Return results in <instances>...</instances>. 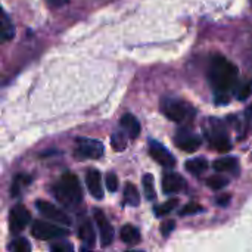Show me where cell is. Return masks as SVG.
Returning a JSON list of instances; mask_svg holds the SVG:
<instances>
[{"mask_svg":"<svg viewBox=\"0 0 252 252\" xmlns=\"http://www.w3.org/2000/svg\"><path fill=\"white\" fill-rule=\"evenodd\" d=\"M174 227H176V221H174V220H167V221H164V223L161 224V233H162V236H168V235L174 230Z\"/></svg>","mask_w":252,"mask_h":252,"instance_id":"4dcf8cb0","label":"cell"},{"mask_svg":"<svg viewBox=\"0 0 252 252\" xmlns=\"http://www.w3.org/2000/svg\"><path fill=\"white\" fill-rule=\"evenodd\" d=\"M213 167L217 173H232L235 176L239 174V161L235 157L219 158L213 162Z\"/></svg>","mask_w":252,"mask_h":252,"instance_id":"9a60e30c","label":"cell"},{"mask_svg":"<svg viewBox=\"0 0 252 252\" xmlns=\"http://www.w3.org/2000/svg\"><path fill=\"white\" fill-rule=\"evenodd\" d=\"M105 148L103 143L94 139H77L75 142V149H74V158L77 161H84V159H97L103 155Z\"/></svg>","mask_w":252,"mask_h":252,"instance_id":"5b68a950","label":"cell"},{"mask_svg":"<svg viewBox=\"0 0 252 252\" xmlns=\"http://www.w3.org/2000/svg\"><path fill=\"white\" fill-rule=\"evenodd\" d=\"M111 145H112L114 151H118V152L124 151L127 148V136L124 133H121V131L114 133L111 136Z\"/></svg>","mask_w":252,"mask_h":252,"instance_id":"cb8c5ba5","label":"cell"},{"mask_svg":"<svg viewBox=\"0 0 252 252\" xmlns=\"http://www.w3.org/2000/svg\"><path fill=\"white\" fill-rule=\"evenodd\" d=\"M52 192L56 201L66 208H75L83 201V190H81L80 180L72 173H65L52 186Z\"/></svg>","mask_w":252,"mask_h":252,"instance_id":"7a4b0ae2","label":"cell"},{"mask_svg":"<svg viewBox=\"0 0 252 252\" xmlns=\"http://www.w3.org/2000/svg\"><path fill=\"white\" fill-rule=\"evenodd\" d=\"M230 201H232V196L230 195H221V196L216 198V204L220 205V207H227Z\"/></svg>","mask_w":252,"mask_h":252,"instance_id":"1f68e13d","label":"cell"},{"mask_svg":"<svg viewBox=\"0 0 252 252\" xmlns=\"http://www.w3.org/2000/svg\"><path fill=\"white\" fill-rule=\"evenodd\" d=\"M31 221V214H30V211L24 207V205H21V204H18V205H15L12 210H10V214H9V224H10V232L12 233H19V232H22L27 226H28V223Z\"/></svg>","mask_w":252,"mask_h":252,"instance_id":"30bf717a","label":"cell"},{"mask_svg":"<svg viewBox=\"0 0 252 252\" xmlns=\"http://www.w3.org/2000/svg\"><path fill=\"white\" fill-rule=\"evenodd\" d=\"M126 252H143V251H136V250H130V251H126Z\"/></svg>","mask_w":252,"mask_h":252,"instance_id":"e575fe53","label":"cell"},{"mask_svg":"<svg viewBox=\"0 0 252 252\" xmlns=\"http://www.w3.org/2000/svg\"><path fill=\"white\" fill-rule=\"evenodd\" d=\"M50 252H74V247L69 242L58 241L50 245Z\"/></svg>","mask_w":252,"mask_h":252,"instance_id":"83f0119b","label":"cell"},{"mask_svg":"<svg viewBox=\"0 0 252 252\" xmlns=\"http://www.w3.org/2000/svg\"><path fill=\"white\" fill-rule=\"evenodd\" d=\"M207 186L213 190H220L223 188H226L229 185V179L224 177V176H220V174H214V176H210L207 179Z\"/></svg>","mask_w":252,"mask_h":252,"instance_id":"7402d4cb","label":"cell"},{"mask_svg":"<svg viewBox=\"0 0 252 252\" xmlns=\"http://www.w3.org/2000/svg\"><path fill=\"white\" fill-rule=\"evenodd\" d=\"M78 238L89 247H93L96 242V235H94V229L93 224L87 220L83 219L78 224Z\"/></svg>","mask_w":252,"mask_h":252,"instance_id":"e0dca14e","label":"cell"},{"mask_svg":"<svg viewBox=\"0 0 252 252\" xmlns=\"http://www.w3.org/2000/svg\"><path fill=\"white\" fill-rule=\"evenodd\" d=\"M93 216H94V221H96V224L99 227V232H100V244H102V247L111 245L112 241H114V236H115V230H114L112 224L109 223V220L106 219V216L100 210H94Z\"/></svg>","mask_w":252,"mask_h":252,"instance_id":"8fae6325","label":"cell"},{"mask_svg":"<svg viewBox=\"0 0 252 252\" xmlns=\"http://www.w3.org/2000/svg\"><path fill=\"white\" fill-rule=\"evenodd\" d=\"M161 112L174 123H186L195 117V109L185 100L176 97H164L161 100Z\"/></svg>","mask_w":252,"mask_h":252,"instance_id":"3957f363","label":"cell"},{"mask_svg":"<svg viewBox=\"0 0 252 252\" xmlns=\"http://www.w3.org/2000/svg\"><path fill=\"white\" fill-rule=\"evenodd\" d=\"M30 182H31V177H28V176H16L15 180H13L12 189H10L12 195H18L19 190H21V188L30 185Z\"/></svg>","mask_w":252,"mask_h":252,"instance_id":"484cf974","label":"cell"},{"mask_svg":"<svg viewBox=\"0 0 252 252\" xmlns=\"http://www.w3.org/2000/svg\"><path fill=\"white\" fill-rule=\"evenodd\" d=\"M204 131H205V137L208 139L213 149H216L219 152H227L232 149V142H230V139L227 136V130L221 121H219L216 118H210L208 127L205 126Z\"/></svg>","mask_w":252,"mask_h":252,"instance_id":"277c9868","label":"cell"},{"mask_svg":"<svg viewBox=\"0 0 252 252\" xmlns=\"http://www.w3.org/2000/svg\"><path fill=\"white\" fill-rule=\"evenodd\" d=\"M50 7H62L65 6L69 0H46Z\"/></svg>","mask_w":252,"mask_h":252,"instance_id":"d6a6232c","label":"cell"},{"mask_svg":"<svg viewBox=\"0 0 252 252\" xmlns=\"http://www.w3.org/2000/svg\"><path fill=\"white\" fill-rule=\"evenodd\" d=\"M185 167H186V170H188L192 176H201L202 173L207 171V168H208V161H207L204 157H198V158H193V159L186 161Z\"/></svg>","mask_w":252,"mask_h":252,"instance_id":"d6986e66","label":"cell"},{"mask_svg":"<svg viewBox=\"0 0 252 252\" xmlns=\"http://www.w3.org/2000/svg\"><path fill=\"white\" fill-rule=\"evenodd\" d=\"M10 252H31V244L25 238H18L9 245Z\"/></svg>","mask_w":252,"mask_h":252,"instance_id":"d4e9b609","label":"cell"},{"mask_svg":"<svg viewBox=\"0 0 252 252\" xmlns=\"http://www.w3.org/2000/svg\"><path fill=\"white\" fill-rule=\"evenodd\" d=\"M124 204L130 207H137L140 204V193L133 183H127L124 186Z\"/></svg>","mask_w":252,"mask_h":252,"instance_id":"ffe728a7","label":"cell"},{"mask_svg":"<svg viewBox=\"0 0 252 252\" xmlns=\"http://www.w3.org/2000/svg\"><path fill=\"white\" fill-rule=\"evenodd\" d=\"M202 211H204L202 205H199L196 202H189L188 205H185L180 210V216H190V214H198V213H202Z\"/></svg>","mask_w":252,"mask_h":252,"instance_id":"4316f807","label":"cell"},{"mask_svg":"<svg viewBox=\"0 0 252 252\" xmlns=\"http://www.w3.org/2000/svg\"><path fill=\"white\" fill-rule=\"evenodd\" d=\"M86 185L90 192V195L94 199H102L103 198V188H102V176L97 170L90 168L86 173Z\"/></svg>","mask_w":252,"mask_h":252,"instance_id":"7c38bea8","label":"cell"},{"mask_svg":"<svg viewBox=\"0 0 252 252\" xmlns=\"http://www.w3.org/2000/svg\"><path fill=\"white\" fill-rule=\"evenodd\" d=\"M238 68L223 55H214L210 62L208 78L216 93L217 103H227L229 94L238 83Z\"/></svg>","mask_w":252,"mask_h":252,"instance_id":"6da1fadb","label":"cell"},{"mask_svg":"<svg viewBox=\"0 0 252 252\" xmlns=\"http://www.w3.org/2000/svg\"><path fill=\"white\" fill-rule=\"evenodd\" d=\"M35 207H37V210L40 211V214L44 216L46 219H49V220H52V221H55V223L63 224V226H71V219H69L62 210H59L56 205H53V204H50V202H47V201L38 199V201L35 202Z\"/></svg>","mask_w":252,"mask_h":252,"instance_id":"9c48e42d","label":"cell"},{"mask_svg":"<svg viewBox=\"0 0 252 252\" xmlns=\"http://www.w3.org/2000/svg\"><path fill=\"white\" fill-rule=\"evenodd\" d=\"M121 128L124 131V134L130 139H136L140 134V123L137 121V118L131 114H126L123 115L121 121Z\"/></svg>","mask_w":252,"mask_h":252,"instance_id":"2e32d148","label":"cell"},{"mask_svg":"<svg viewBox=\"0 0 252 252\" xmlns=\"http://www.w3.org/2000/svg\"><path fill=\"white\" fill-rule=\"evenodd\" d=\"M105 182H106V189L109 192H117V189H118V177L115 176V173H108L106 177H105Z\"/></svg>","mask_w":252,"mask_h":252,"instance_id":"f1b7e54d","label":"cell"},{"mask_svg":"<svg viewBox=\"0 0 252 252\" xmlns=\"http://www.w3.org/2000/svg\"><path fill=\"white\" fill-rule=\"evenodd\" d=\"M252 94V83L244 84L239 90H238V99L239 100H245L247 97H250Z\"/></svg>","mask_w":252,"mask_h":252,"instance_id":"f546056e","label":"cell"},{"mask_svg":"<svg viewBox=\"0 0 252 252\" xmlns=\"http://www.w3.org/2000/svg\"><path fill=\"white\" fill-rule=\"evenodd\" d=\"M177 205H179V199H170V201H167V202H164V204L155 207L154 213H155L157 217H164V216L170 214Z\"/></svg>","mask_w":252,"mask_h":252,"instance_id":"603a6c76","label":"cell"},{"mask_svg":"<svg viewBox=\"0 0 252 252\" xmlns=\"http://www.w3.org/2000/svg\"><path fill=\"white\" fill-rule=\"evenodd\" d=\"M142 183H143V192H145L146 199L148 201H154L157 198L155 186H154V176L152 174H145L143 179H142Z\"/></svg>","mask_w":252,"mask_h":252,"instance_id":"44dd1931","label":"cell"},{"mask_svg":"<svg viewBox=\"0 0 252 252\" xmlns=\"http://www.w3.org/2000/svg\"><path fill=\"white\" fill-rule=\"evenodd\" d=\"M15 35V27L13 22L10 21L9 15L3 10L0 6V44H4L10 41Z\"/></svg>","mask_w":252,"mask_h":252,"instance_id":"5bb4252c","label":"cell"},{"mask_svg":"<svg viewBox=\"0 0 252 252\" xmlns=\"http://www.w3.org/2000/svg\"><path fill=\"white\" fill-rule=\"evenodd\" d=\"M149 155L155 162H158L164 168L176 167V158L173 157V154L157 140H149Z\"/></svg>","mask_w":252,"mask_h":252,"instance_id":"ba28073f","label":"cell"},{"mask_svg":"<svg viewBox=\"0 0 252 252\" xmlns=\"http://www.w3.org/2000/svg\"><path fill=\"white\" fill-rule=\"evenodd\" d=\"M66 233H68L66 229H62L59 226H55L52 223L41 221V220H35L31 229V235L38 241H50V239L62 238V236H66Z\"/></svg>","mask_w":252,"mask_h":252,"instance_id":"8992f818","label":"cell"},{"mask_svg":"<svg viewBox=\"0 0 252 252\" xmlns=\"http://www.w3.org/2000/svg\"><path fill=\"white\" fill-rule=\"evenodd\" d=\"M174 143L179 149L192 154L201 148L202 139L199 136H196L189 127H182L177 130V133L174 136Z\"/></svg>","mask_w":252,"mask_h":252,"instance_id":"52a82bcc","label":"cell"},{"mask_svg":"<svg viewBox=\"0 0 252 252\" xmlns=\"http://www.w3.org/2000/svg\"><path fill=\"white\" fill-rule=\"evenodd\" d=\"M185 186H186L185 179H183L180 174L174 173V171L165 173L164 177H162V190H164V193H167V195L177 193V192H180Z\"/></svg>","mask_w":252,"mask_h":252,"instance_id":"4fadbf2b","label":"cell"},{"mask_svg":"<svg viewBox=\"0 0 252 252\" xmlns=\"http://www.w3.org/2000/svg\"><path fill=\"white\" fill-rule=\"evenodd\" d=\"M80 252H93V251H90V250H87V248H81V251Z\"/></svg>","mask_w":252,"mask_h":252,"instance_id":"836d02e7","label":"cell"},{"mask_svg":"<svg viewBox=\"0 0 252 252\" xmlns=\"http://www.w3.org/2000/svg\"><path fill=\"white\" fill-rule=\"evenodd\" d=\"M120 238L127 245H136L140 242V232L136 226L126 224V226H123V229L120 232Z\"/></svg>","mask_w":252,"mask_h":252,"instance_id":"ac0fdd59","label":"cell"}]
</instances>
